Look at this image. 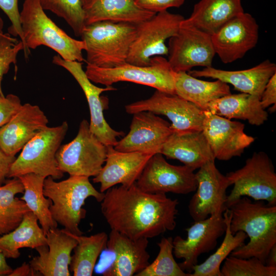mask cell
<instances>
[{
    "label": "cell",
    "instance_id": "5b68a950",
    "mask_svg": "<svg viewBox=\"0 0 276 276\" xmlns=\"http://www.w3.org/2000/svg\"><path fill=\"white\" fill-rule=\"evenodd\" d=\"M136 24L102 21L86 25L81 35L87 64L112 68L127 61Z\"/></svg>",
    "mask_w": 276,
    "mask_h": 276
},
{
    "label": "cell",
    "instance_id": "277c9868",
    "mask_svg": "<svg viewBox=\"0 0 276 276\" xmlns=\"http://www.w3.org/2000/svg\"><path fill=\"white\" fill-rule=\"evenodd\" d=\"M43 194L52 202L50 210L53 219L76 236L83 234L79 225L86 216V211L83 208L86 199L93 197L101 202L104 196V193L94 188L89 177L76 175L60 181H56L51 176L46 177Z\"/></svg>",
    "mask_w": 276,
    "mask_h": 276
},
{
    "label": "cell",
    "instance_id": "cb8c5ba5",
    "mask_svg": "<svg viewBox=\"0 0 276 276\" xmlns=\"http://www.w3.org/2000/svg\"><path fill=\"white\" fill-rule=\"evenodd\" d=\"M194 77L211 78L232 85L235 89L260 98L266 84L276 73V64L265 60L251 68L239 71H226L212 66L201 70L189 71Z\"/></svg>",
    "mask_w": 276,
    "mask_h": 276
},
{
    "label": "cell",
    "instance_id": "ee69618b",
    "mask_svg": "<svg viewBox=\"0 0 276 276\" xmlns=\"http://www.w3.org/2000/svg\"><path fill=\"white\" fill-rule=\"evenodd\" d=\"M15 156L6 154L0 149V187L4 185Z\"/></svg>",
    "mask_w": 276,
    "mask_h": 276
},
{
    "label": "cell",
    "instance_id": "8992f818",
    "mask_svg": "<svg viewBox=\"0 0 276 276\" xmlns=\"http://www.w3.org/2000/svg\"><path fill=\"white\" fill-rule=\"evenodd\" d=\"M64 121L55 127L47 126L34 136L21 149L12 164L8 178L34 173L54 179L61 178L64 173L58 167L56 154L67 132Z\"/></svg>",
    "mask_w": 276,
    "mask_h": 276
},
{
    "label": "cell",
    "instance_id": "f1b7e54d",
    "mask_svg": "<svg viewBox=\"0 0 276 276\" xmlns=\"http://www.w3.org/2000/svg\"><path fill=\"white\" fill-rule=\"evenodd\" d=\"M175 94L206 110L208 104L231 94L228 84L219 80L207 81L198 79L186 72L176 73Z\"/></svg>",
    "mask_w": 276,
    "mask_h": 276
},
{
    "label": "cell",
    "instance_id": "f546056e",
    "mask_svg": "<svg viewBox=\"0 0 276 276\" xmlns=\"http://www.w3.org/2000/svg\"><path fill=\"white\" fill-rule=\"evenodd\" d=\"M38 222L31 211L26 213L15 229L0 237V252L6 258L17 259L21 248L36 249L47 245L46 235Z\"/></svg>",
    "mask_w": 276,
    "mask_h": 276
},
{
    "label": "cell",
    "instance_id": "3957f363",
    "mask_svg": "<svg viewBox=\"0 0 276 276\" xmlns=\"http://www.w3.org/2000/svg\"><path fill=\"white\" fill-rule=\"evenodd\" d=\"M20 21L26 58L30 49L41 45L56 52L62 59L82 62V51L86 45L82 40L75 39L57 26L45 14L39 0H25L20 12Z\"/></svg>",
    "mask_w": 276,
    "mask_h": 276
},
{
    "label": "cell",
    "instance_id": "52a82bcc",
    "mask_svg": "<svg viewBox=\"0 0 276 276\" xmlns=\"http://www.w3.org/2000/svg\"><path fill=\"white\" fill-rule=\"evenodd\" d=\"M85 72L91 82L106 86L119 82H130L175 94L176 73L163 56L152 57L151 64L147 66L125 62L112 68H102L87 64Z\"/></svg>",
    "mask_w": 276,
    "mask_h": 276
},
{
    "label": "cell",
    "instance_id": "836d02e7",
    "mask_svg": "<svg viewBox=\"0 0 276 276\" xmlns=\"http://www.w3.org/2000/svg\"><path fill=\"white\" fill-rule=\"evenodd\" d=\"M173 238L163 237L157 243L159 251L155 259L136 276H189L175 260Z\"/></svg>",
    "mask_w": 276,
    "mask_h": 276
},
{
    "label": "cell",
    "instance_id": "9c48e42d",
    "mask_svg": "<svg viewBox=\"0 0 276 276\" xmlns=\"http://www.w3.org/2000/svg\"><path fill=\"white\" fill-rule=\"evenodd\" d=\"M107 147L91 131L89 123L83 120L76 137L61 145L56 154L59 170L70 176H96L104 165Z\"/></svg>",
    "mask_w": 276,
    "mask_h": 276
},
{
    "label": "cell",
    "instance_id": "ab89813d",
    "mask_svg": "<svg viewBox=\"0 0 276 276\" xmlns=\"http://www.w3.org/2000/svg\"><path fill=\"white\" fill-rule=\"evenodd\" d=\"M21 105L19 98L15 95L0 96V128L11 119Z\"/></svg>",
    "mask_w": 276,
    "mask_h": 276
},
{
    "label": "cell",
    "instance_id": "7402d4cb",
    "mask_svg": "<svg viewBox=\"0 0 276 276\" xmlns=\"http://www.w3.org/2000/svg\"><path fill=\"white\" fill-rule=\"evenodd\" d=\"M47 116L35 105L25 103L6 124L0 128V149L15 156L41 130L48 126Z\"/></svg>",
    "mask_w": 276,
    "mask_h": 276
},
{
    "label": "cell",
    "instance_id": "7bdbcfd3",
    "mask_svg": "<svg viewBox=\"0 0 276 276\" xmlns=\"http://www.w3.org/2000/svg\"><path fill=\"white\" fill-rule=\"evenodd\" d=\"M24 188L20 180L17 177L6 180L0 187V201L23 193Z\"/></svg>",
    "mask_w": 276,
    "mask_h": 276
},
{
    "label": "cell",
    "instance_id": "7dc6e473",
    "mask_svg": "<svg viewBox=\"0 0 276 276\" xmlns=\"http://www.w3.org/2000/svg\"><path fill=\"white\" fill-rule=\"evenodd\" d=\"M265 265L276 267V244L270 249L266 259Z\"/></svg>",
    "mask_w": 276,
    "mask_h": 276
},
{
    "label": "cell",
    "instance_id": "5bb4252c",
    "mask_svg": "<svg viewBox=\"0 0 276 276\" xmlns=\"http://www.w3.org/2000/svg\"><path fill=\"white\" fill-rule=\"evenodd\" d=\"M226 224L223 214L211 216L203 220L195 221L189 227L186 239L180 236L173 239V254L182 259L179 263L182 270L190 273L198 264L199 256L213 250L218 240L225 233Z\"/></svg>",
    "mask_w": 276,
    "mask_h": 276
},
{
    "label": "cell",
    "instance_id": "d4e9b609",
    "mask_svg": "<svg viewBox=\"0 0 276 276\" xmlns=\"http://www.w3.org/2000/svg\"><path fill=\"white\" fill-rule=\"evenodd\" d=\"M160 153L168 158L180 161L194 170L215 159L202 131L199 130L173 131Z\"/></svg>",
    "mask_w": 276,
    "mask_h": 276
},
{
    "label": "cell",
    "instance_id": "484cf974",
    "mask_svg": "<svg viewBox=\"0 0 276 276\" xmlns=\"http://www.w3.org/2000/svg\"><path fill=\"white\" fill-rule=\"evenodd\" d=\"M242 0H200L180 25L213 35L229 20L244 12Z\"/></svg>",
    "mask_w": 276,
    "mask_h": 276
},
{
    "label": "cell",
    "instance_id": "83f0119b",
    "mask_svg": "<svg viewBox=\"0 0 276 276\" xmlns=\"http://www.w3.org/2000/svg\"><path fill=\"white\" fill-rule=\"evenodd\" d=\"M84 9L85 25L102 21L137 24L155 14L140 8L134 0H93Z\"/></svg>",
    "mask_w": 276,
    "mask_h": 276
},
{
    "label": "cell",
    "instance_id": "30bf717a",
    "mask_svg": "<svg viewBox=\"0 0 276 276\" xmlns=\"http://www.w3.org/2000/svg\"><path fill=\"white\" fill-rule=\"evenodd\" d=\"M184 18L166 10L136 24L135 36L126 62L147 66L152 57L168 56L166 41L177 33Z\"/></svg>",
    "mask_w": 276,
    "mask_h": 276
},
{
    "label": "cell",
    "instance_id": "7a4b0ae2",
    "mask_svg": "<svg viewBox=\"0 0 276 276\" xmlns=\"http://www.w3.org/2000/svg\"><path fill=\"white\" fill-rule=\"evenodd\" d=\"M228 209L232 234L243 231L249 238L247 243L230 255L246 259L256 257L265 264L270 249L276 244V205H268L263 200L252 201L243 196Z\"/></svg>",
    "mask_w": 276,
    "mask_h": 276
},
{
    "label": "cell",
    "instance_id": "d6a6232c",
    "mask_svg": "<svg viewBox=\"0 0 276 276\" xmlns=\"http://www.w3.org/2000/svg\"><path fill=\"white\" fill-rule=\"evenodd\" d=\"M226 228L222 243L216 251L203 262L195 265L189 276H221V264L231 253L245 244L247 236L243 231L233 234L230 229L231 213L227 209L223 213Z\"/></svg>",
    "mask_w": 276,
    "mask_h": 276
},
{
    "label": "cell",
    "instance_id": "74e56055",
    "mask_svg": "<svg viewBox=\"0 0 276 276\" xmlns=\"http://www.w3.org/2000/svg\"><path fill=\"white\" fill-rule=\"evenodd\" d=\"M24 51V45L20 40L12 37L9 33L0 37V96H4L2 89V81L11 64H16L18 53Z\"/></svg>",
    "mask_w": 276,
    "mask_h": 276
},
{
    "label": "cell",
    "instance_id": "ba28073f",
    "mask_svg": "<svg viewBox=\"0 0 276 276\" xmlns=\"http://www.w3.org/2000/svg\"><path fill=\"white\" fill-rule=\"evenodd\" d=\"M233 188L227 195V209L241 197L266 201L276 205V173L268 155L255 152L240 169L226 175Z\"/></svg>",
    "mask_w": 276,
    "mask_h": 276
},
{
    "label": "cell",
    "instance_id": "e0dca14e",
    "mask_svg": "<svg viewBox=\"0 0 276 276\" xmlns=\"http://www.w3.org/2000/svg\"><path fill=\"white\" fill-rule=\"evenodd\" d=\"M211 39L215 54L224 63H230L256 47L259 26L251 14L244 12L225 24Z\"/></svg>",
    "mask_w": 276,
    "mask_h": 276
},
{
    "label": "cell",
    "instance_id": "f6af8a7d",
    "mask_svg": "<svg viewBox=\"0 0 276 276\" xmlns=\"http://www.w3.org/2000/svg\"><path fill=\"white\" fill-rule=\"evenodd\" d=\"M40 276V274L34 270L29 263L24 262L22 265L15 269L9 276Z\"/></svg>",
    "mask_w": 276,
    "mask_h": 276
},
{
    "label": "cell",
    "instance_id": "b9f144b4",
    "mask_svg": "<svg viewBox=\"0 0 276 276\" xmlns=\"http://www.w3.org/2000/svg\"><path fill=\"white\" fill-rule=\"evenodd\" d=\"M260 103L264 109L272 105H276V73L266 84L260 97Z\"/></svg>",
    "mask_w": 276,
    "mask_h": 276
},
{
    "label": "cell",
    "instance_id": "8d00e7d4",
    "mask_svg": "<svg viewBox=\"0 0 276 276\" xmlns=\"http://www.w3.org/2000/svg\"><path fill=\"white\" fill-rule=\"evenodd\" d=\"M29 211L25 202L15 196L0 201V237L15 229Z\"/></svg>",
    "mask_w": 276,
    "mask_h": 276
},
{
    "label": "cell",
    "instance_id": "44dd1931",
    "mask_svg": "<svg viewBox=\"0 0 276 276\" xmlns=\"http://www.w3.org/2000/svg\"><path fill=\"white\" fill-rule=\"evenodd\" d=\"M107 147L105 165L93 178L100 184V191L104 193L116 185L130 186L136 182L148 160L153 155L140 152H121L112 146Z\"/></svg>",
    "mask_w": 276,
    "mask_h": 276
},
{
    "label": "cell",
    "instance_id": "8fae6325",
    "mask_svg": "<svg viewBox=\"0 0 276 276\" xmlns=\"http://www.w3.org/2000/svg\"><path fill=\"white\" fill-rule=\"evenodd\" d=\"M129 114L147 111L166 116L174 132L202 131L204 111L176 94L156 90L149 98L125 106Z\"/></svg>",
    "mask_w": 276,
    "mask_h": 276
},
{
    "label": "cell",
    "instance_id": "f35d334b",
    "mask_svg": "<svg viewBox=\"0 0 276 276\" xmlns=\"http://www.w3.org/2000/svg\"><path fill=\"white\" fill-rule=\"evenodd\" d=\"M0 8L7 15L11 22L8 30V33L15 37L18 36L24 44L18 0H0Z\"/></svg>",
    "mask_w": 276,
    "mask_h": 276
},
{
    "label": "cell",
    "instance_id": "ffe728a7",
    "mask_svg": "<svg viewBox=\"0 0 276 276\" xmlns=\"http://www.w3.org/2000/svg\"><path fill=\"white\" fill-rule=\"evenodd\" d=\"M47 245L35 249L38 255L29 262L40 276H70L72 252L78 243L74 235L57 227L46 234Z\"/></svg>",
    "mask_w": 276,
    "mask_h": 276
},
{
    "label": "cell",
    "instance_id": "1f68e13d",
    "mask_svg": "<svg viewBox=\"0 0 276 276\" xmlns=\"http://www.w3.org/2000/svg\"><path fill=\"white\" fill-rule=\"evenodd\" d=\"M74 235L78 243L73 249L70 270L74 276H91L99 256L107 247L108 236L104 232L89 236Z\"/></svg>",
    "mask_w": 276,
    "mask_h": 276
},
{
    "label": "cell",
    "instance_id": "2e32d148",
    "mask_svg": "<svg viewBox=\"0 0 276 276\" xmlns=\"http://www.w3.org/2000/svg\"><path fill=\"white\" fill-rule=\"evenodd\" d=\"M53 63L66 70L75 79L83 90L86 97L90 111L89 127L95 136L106 146H114L117 137L123 136L124 133L112 129L107 123L103 115L106 98L101 94L107 91L116 90L112 86L99 87L92 83L82 68V63L77 61H68L55 55Z\"/></svg>",
    "mask_w": 276,
    "mask_h": 276
},
{
    "label": "cell",
    "instance_id": "d590c367",
    "mask_svg": "<svg viewBox=\"0 0 276 276\" xmlns=\"http://www.w3.org/2000/svg\"><path fill=\"white\" fill-rule=\"evenodd\" d=\"M220 268L221 276H275L276 267L268 266L256 257L228 256Z\"/></svg>",
    "mask_w": 276,
    "mask_h": 276
},
{
    "label": "cell",
    "instance_id": "4dcf8cb0",
    "mask_svg": "<svg viewBox=\"0 0 276 276\" xmlns=\"http://www.w3.org/2000/svg\"><path fill=\"white\" fill-rule=\"evenodd\" d=\"M18 178L24 188V195L20 199L36 216L46 235L50 229L57 227V223L53 219L50 210L52 202L43 194V183L46 177L29 173Z\"/></svg>",
    "mask_w": 276,
    "mask_h": 276
},
{
    "label": "cell",
    "instance_id": "60d3db41",
    "mask_svg": "<svg viewBox=\"0 0 276 276\" xmlns=\"http://www.w3.org/2000/svg\"><path fill=\"white\" fill-rule=\"evenodd\" d=\"M140 8L154 13L167 10L170 8H179L185 0H134Z\"/></svg>",
    "mask_w": 276,
    "mask_h": 276
},
{
    "label": "cell",
    "instance_id": "681fc988",
    "mask_svg": "<svg viewBox=\"0 0 276 276\" xmlns=\"http://www.w3.org/2000/svg\"><path fill=\"white\" fill-rule=\"evenodd\" d=\"M82 1H83V4H84V9L87 6H88L91 3V2L93 1V0H82Z\"/></svg>",
    "mask_w": 276,
    "mask_h": 276
},
{
    "label": "cell",
    "instance_id": "6da1fadb",
    "mask_svg": "<svg viewBox=\"0 0 276 276\" xmlns=\"http://www.w3.org/2000/svg\"><path fill=\"white\" fill-rule=\"evenodd\" d=\"M100 202L111 229L132 239L156 237L176 226L178 200L145 192L136 183L108 189Z\"/></svg>",
    "mask_w": 276,
    "mask_h": 276
},
{
    "label": "cell",
    "instance_id": "c3c4849f",
    "mask_svg": "<svg viewBox=\"0 0 276 276\" xmlns=\"http://www.w3.org/2000/svg\"><path fill=\"white\" fill-rule=\"evenodd\" d=\"M4 22L2 18L0 16V37L4 33H3Z\"/></svg>",
    "mask_w": 276,
    "mask_h": 276
},
{
    "label": "cell",
    "instance_id": "4fadbf2b",
    "mask_svg": "<svg viewBox=\"0 0 276 276\" xmlns=\"http://www.w3.org/2000/svg\"><path fill=\"white\" fill-rule=\"evenodd\" d=\"M168 41V61L176 73L195 66H212L215 52L211 35L192 27L180 25Z\"/></svg>",
    "mask_w": 276,
    "mask_h": 276
},
{
    "label": "cell",
    "instance_id": "7c38bea8",
    "mask_svg": "<svg viewBox=\"0 0 276 276\" xmlns=\"http://www.w3.org/2000/svg\"><path fill=\"white\" fill-rule=\"evenodd\" d=\"M194 171L186 165H171L157 153L148 160L135 183L140 189L150 193L188 194L197 188Z\"/></svg>",
    "mask_w": 276,
    "mask_h": 276
},
{
    "label": "cell",
    "instance_id": "4316f807",
    "mask_svg": "<svg viewBox=\"0 0 276 276\" xmlns=\"http://www.w3.org/2000/svg\"><path fill=\"white\" fill-rule=\"evenodd\" d=\"M206 110L231 120H247L257 126L263 124L268 116L261 105L259 97L244 93L218 98L208 104Z\"/></svg>",
    "mask_w": 276,
    "mask_h": 276
},
{
    "label": "cell",
    "instance_id": "603a6c76",
    "mask_svg": "<svg viewBox=\"0 0 276 276\" xmlns=\"http://www.w3.org/2000/svg\"><path fill=\"white\" fill-rule=\"evenodd\" d=\"M148 243L147 238L132 239L111 229L106 246L114 254V258L103 275H135L144 269L150 264Z\"/></svg>",
    "mask_w": 276,
    "mask_h": 276
},
{
    "label": "cell",
    "instance_id": "e575fe53",
    "mask_svg": "<svg viewBox=\"0 0 276 276\" xmlns=\"http://www.w3.org/2000/svg\"><path fill=\"white\" fill-rule=\"evenodd\" d=\"M44 10H49L64 19L75 35L81 37L85 23L82 0H39Z\"/></svg>",
    "mask_w": 276,
    "mask_h": 276
},
{
    "label": "cell",
    "instance_id": "d6986e66",
    "mask_svg": "<svg viewBox=\"0 0 276 276\" xmlns=\"http://www.w3.org/2000/svg\"><path fill=\"white\" fill-rule=\"evenodd\" d=\"M133 115L129 131L118 141L114 148L121 152L160 153L173 132L171 124L150 111L137 112Z\"/></svg>",
    "mask_w": 276,
    "mask_h": 276
},
{
    "label": "cell",
    "instance_id": "ac0fdd59",
    "mask_svg": "<svg viewBox=\"0 0 276 276\" xmlns=\"http://www.w3.org/2000/svg\"><path fill=\"white\" fill-rule=\"evenodd\" d=\"M244 129L242 123L204 111L202 131L215 159L228 160L242 155L255 141Z\"/></svg>",
    "mask_w": 276,
    "mask_h": 276
},
{
    "label": "cell",
    "instance_id": "bcb514c9",
    "mask_svg": "<svg viewBox=\"0 0 276 276\" xmlns=\"http://www.w3.org/2000/svg\"><path fill=\"white\" fill-rule=\"evenodd\" d=\"M6 259L4 254L0 252V276H9L13 271V269L7 263Z\"/></svg>",
    "mask_w": 276,
    "mask_h": 276
},
{
    "label": "cell",
    "instance_id": "9a60e30c",
    "mask_svg": "<svg viewBox=\"0 0 276 276\" xmlns=\"http://www.w3.org/2000/svg\"><path fill=\"white\" fill-rule=\"evenodd\" d=\"M195 175L197 186L188 205L191 218L195 221L223 214L227 209L226 190L231 186L227 176L217 169L215 160L205 163Z\"/></svg>",
    "mask_w": 276,
    "mask_h": 276
}]
</instances>
